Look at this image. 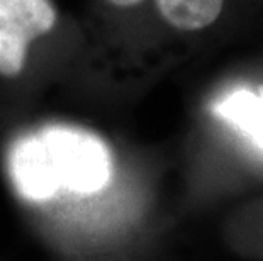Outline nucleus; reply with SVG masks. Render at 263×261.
I'll return each instance as SVG.
<instances>
[{
    "mask_svg": "<svg viewBox=\"0 0 263 261\" xmlns=\"http://www.w3.org/2000/svg\"><path fill=\"white\" fill-rule=\"evenodd\" d=\"M54 22L57 10L49 0H0V75H17L29 44Z\"/></svg>",
    "mask_w": 263,
    "mask_h": 261,
    "instance_id": "nucleus-2",
    "label": "nucleus"
},
{
    "mask_svg": "<svg viewBox=\"0 0 263 261\" xmlns=\"http://www.w3.org/2000/svg\"><path fill=\"white\" fill-rule=\"evenodd\" d=\"M224 0H156L158 10L173 27L197 31L219 17Z\"/></svg>",
    "mask_w": 263,
    "mask_h": 261,
    "instance_id": "nucleus-4",
    "label": "nucleus"
},
{
    "mask_svg": "<svg viewBox=\"0 0 263 261\" xmlns=\"http://www.w3.org/2000/svg\"><path fill=\"white\" fill-rule=\"evenodd\" d=\"M10 176L27 200H49L60 192L93 195L112 175L110 151L99 136L51 126L21 137L10 149Z\"/></svg>",
    "mask_w": 263,
    "mask_h": 261,
    "instance_id": "nucleus-1",
    "label": "nucleus"
},
{
    "mask_svg": "<svg viewBox=\"0 0 263 261\" xmlns=\"http://www.w3.org/2000/svg\"><path fill=\"white\" fill-rule=\"evenodd\" d=\"M216 112L239 127L260 149H263V87L236 90L217 102Z\"/></svg>",
    "mask_w": 263,
    "mask_h": 261,
    "instance_id": "nucleus-3",
    "label": "nucleus"
},
{
    "mask_svg": "<svg viewBox=\"0 0 263 261\" xmlns=\"http://www.w3.org/2000/svg\"><path fill=\"white\" fill-rule=\"evenodd\" d=\"M110 4L117 5V7H131V5H136L143 0H109Z\"/></svg>",
    "mask_w": 263,
    "mask_h": 261,
    "instance_id": "nucleus-5",
    "label": "nucleus"
}]
</instances>
